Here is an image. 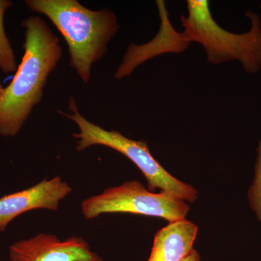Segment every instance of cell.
<instances>
[{
  "label": "cell",
  "instance_id": "2",
  "mask_svg": "<svg viewBox=\"0 0 261 261\" xmlns=\"http://www.w3.org/2000/svg\"><path fill=\"white\" fill-rule=\"evenodd\" d=\"M25 4L47 17L61 32L68 45L70 66L88 83L92 65L106 56L108 43L120 28L114 12L90 10L77 0H27Z\"/></svg>",
  "mask_w": 261,
  "mask_h": 261
},
{
  "label": "cell",
  "instance_id": "3",
  "mask_svg": "<svg viewBox=\"0 0 261 261\" xmlns=\"http://www.w3.org/2000/svg\"><path fill=\"white\" fill-rule=\"evenodd\" d=\"M187 16L181 15L184 34L188 42H197L204 48L208 63L218 65L240 62L243 69L255 74L261 69V20L256 13L247 10L245 16L250 28L235 34L220 27L213 18L210 2L187 0Z\"/></svg>",
  "mask_w": 261,
  "mask_h": 261
},
{
  "label": "cell",
  "instance_id": "12",
  "mask_svg": "<svg viewBox=\"0 0 261 261\" xmlns=\"http://www.w3.org/2000/svg\"><path fill=\"white\" fill-rule=\"evenodd\" d=\"M182 261H201V260L198 252L193 250L191 252V253Z\"/></svg>",
  "mask_w": 261,
  "mask_h": 261
},
{
  "label": "cell",
  "instance_id": "10",
  "mask_svg": "<svg viewBox=\"0 0 261 261\" xmlns=\"http://www.w3.org/2000/svg\"><path fill=\"white\" fill-rule=\"evenodd\" d=\"M12 5L9 0H0V69L4 73H15L18 69L14 51L4 27L5 12Z\"/></svg>",
  "mask_w": 261,
  "mask_h": 261
},
{
  "label": "cell",
  "instance_id": "9",
  "mask_svg": "<svg viewBox=\"0 0 261 261\" xmlns=\"http://www.w3.org/2000/svg\"><path fill=\"white\" fill-rule=\"evenodd\" d=\"M198 227L186 219L169 223L156 233L148 261H182L192 250Z\"/></svg>",
  "mask_w": 261,
  "mask_h": 261
},
{
  "label": "cell",
  "instance_id": "11",
  "mask_svg": "<svg viewBox=\"0 0 261 261\" xmlns=\"http://www.w3.org/2000/svg\"><path fill=\"white\" fill-rule=\"evenodd\" d=\"M247 196L250 207L256 215L257 219L261 221V194L249 190Z\"/></svg>",
  "mask_w": 261,
  "mask_h": 261
},
{
  "label": "cell",
  "instance_id": "1",
  "mask_svg": "<svg viewBox=\"0 0 261 261\" xmlns=\"http://www.w3.org/2000/svg\"><path fill=\"white\" fill-rule=\"evenodd\" d=\"M24 55L0 103V136L15 137L42 101L49 74L61 60L59 38L39 16L24 19Z\"/></svg>",
  "mask_w": 261,
  "mask_h": 261
},
{
  "label": "cell",
  "instance_id": "13",
  "mask_svg": "<svg viewBox=\"0 0 261 261\" xmlns=\"http://www.w3.org/2000/svg\"><path fill=\"white\" fill-rule=\"evenodd\" d=\"M5 88L3 87V84L0 82V103L2 102L3 99V94H4Z\"/></svg>",
  "mask_w": 261,
  "mask_h": 261
},
{
  "label": "cell",
  "instance_id": "8",
  "mask_svg": "<svg viewBox=\"0 0 261 261\" xmlns=\"http://www.w3.org/2000/svg\"><path fill=\"white\" fill-rule=\"evenodd\" d=\"M72 191L59 176L44 179L35 186L0 198V231L20 215L36 209L56 211L60 202Z\"/></svg>",
  "mask_w": 261,
  "mask_h": 261
},
{
  "label": "cell",
  "instance_id": "5",
  "mask_svg": "<svg viewBox=\"0 0 261 261\" xmlns=\"http://www.w3.org/2000/svg\"><path fill=\"white\" fill-rule=\"evenodd\" d=\"M81 209L87 219L103 214L126 213L162 218L171 223L185 219L190 207L185 200L171 194L153 193L140 182L130 181L89 197L83 201Z\"/></svg>",
  "mask_w": 261,
  "mask_h": 261
},
{
  "label": "cell",
  "instance_id": "7",
  "mask_svg": "<svg viewBox=\"0 0 261 261\" xmlns=\"http://www.w3.org/2000/svg\"><path fill=\"white\" fill-rule=\"evenodd\" d=\"M161 25L155 37L143 44L132 43L127 47L121 64L114 74L117 80L128 76L137 67L155 57L166 53L180 54L187 50L190 45L184 32H178L173 28L169 19V13L163 0L156 1Z\"/></svg>",
  "mask_w": 261,
  "mask_h": 261
},
{
  "label": "cell",
  "instance_id": "4",
  "mask_svg": "<svg viewBox=\"0 0 261 261\" xmlns=\"http://www.w3.org/2000/svg\"><path fill=\"white\" fill-rule=\"evenodd\" d=\"M68 109L71 114L58 111L60 114L76 123L80 132L73 134L76 149L82 151L91 146L102 145L118 151L135 163L148 183L149 191L156 189L190 202H195L198 192L191 185L180 181L170 174L151 154L147 142L127 138L118 130H107L94 124L81 115L74 98H70Z\"/></svg>",
  "mask_w": 261,
  "mask_h": 261
},
{
  "label": "cell",
  "instance_id": "6",
  "mask_svg": "<svg viewBox=\"0 0 261 261\" xmlns=\"http://www.w3.org/2000/svg\"><path fill=\"white\" fill-rule=\"evenodd\" d=\"M9 255L10 261H104L82 238L71 237L61 241L48 233L13 243Z\"/></svg>",
  "mask_w": 261,
  "mask_h": 261
}]
</instances>
